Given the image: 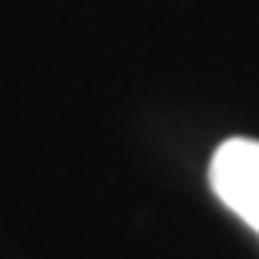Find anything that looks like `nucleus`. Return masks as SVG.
<instances>
[{"label":"nucleus","instance_id":"f257e3e1","mask_svg":"<svg viewBox=\"0 0 259 259\" xmlns=\"http://www.w3.org/2000/svg\"><path fill=\"white\" fill-rule=\"evenodd\" d=\"M209 185L215 199L259 236V142L232 135L212 152Z\"/></svg>","mask_w":259,"mask_h":259}]
</instances>
